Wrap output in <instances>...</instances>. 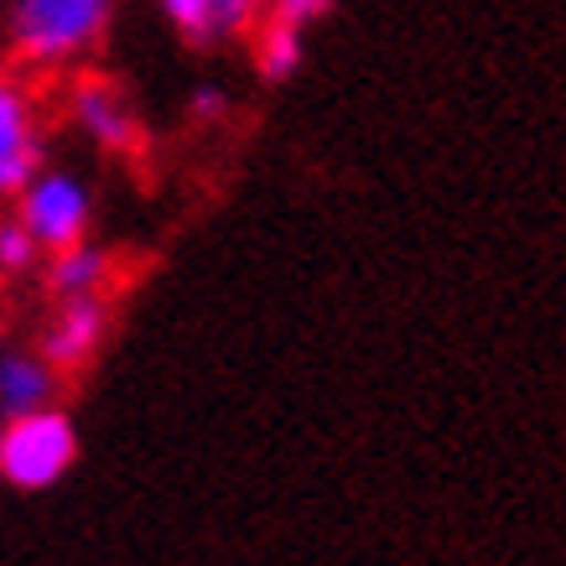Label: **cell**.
Masks as SVG:
<instances>
[{
	"label": "cell",
	"mask_w": 566,
	"mask_h": 566,
	"mask_svg": "<svg viewBox=\"0 0 566 566\" xmlns=\"http://www.w3.org/2000/svg\"><path fill=\"white\" fill-rule=\"evenodd\" d=\"M115 0H17L11 11V36L21 57H32L42 69L84 57L109 27Z\"/></svg>",
	"instance_id": "1"
},
{
	"label": "cell",
	"mask_w": 566,
	"mask_h": 566,
	"mask_svg": "<svg viewBox=\"0 0 566 566\" xmlns=\"http://www.w3.org/2000/svg\"><path fill=\"white\" fill-rule=\"evenodd\" d=\"M73 458H78V431H73L69 411H57V406L0 427V479L11 489L42 494L69 473Z\"/></svg>",
	"instance_id": "2"
},
{
	"label": "cell",
	"mask_w": 566,
	"mask_h": 566,
	"mask_svg": "<svg viewBox=\"0 0 566 566\" xmlns=\"http://www.w3.org/2000/svg\"><path fill=\"white\" fill-rule=\"evenodd\" d=\"M17 219L32 229V240L42 250L57 255V250L84 244L88 219H94V198H88V188L73 172H36L27 182V192H21Z\"/></svg>",
	"instance_id": "3"
},
{
	"label": "cell",
	"mask_w": 566,
	"mask_h": 566,
	"mask_svg": "<svg viewBox=\"0 0 566 566\" xmlns=\"http://www.w3.org/2000/svg\"><path fill=\"white\" fill-rule=\"evenodd\" d=\"M42 172V140L32 125V99L11 78H0V198H21Z\"/></svg>",
	"instance_id": "4"
},
{
	"label": "cell",
	"mask_w": 566,
	"mask_h": 566,
	"mask_svg": "<svg viewBox=\"0 0 566 566\" xmlns=\"http://www.w3.org/2000/svg\"><path fill=\"white\" fill-rule=\"evenodd\" d=\"M104 333H109V307H104L99 296H73L63 302V312L52 317V327L42 333V359L57 369V375H73V369H84L94 354H99Z\"/></svg>",
	"instance_id": "5"
},
{
	"label": "cell",
	"mask_w": 566,
	"mask_h": 566,
	"mask_svg": "<svg viewBox=\"0 0 566 566\" xmlns=\"http://www.w3.org/2000/svg\"><path fill=\"white\" fill-rule=\"evenodd\" d=\"M73 120L84 125V136L99 151H136L140 140L136 109L109 78H78L73 84Z\"/></svg>",
	"instance_id": "6"
},
{
	"label": "cell",
	"mask_w": 566,
	"mask_h": 566,
	"mask_svg": "<svg viewBox=\"0 0 566 566\" xmlns=\"http://www.w3.org/2000/svg\"><path fill=\"white\" fill-rule=\"evenodd\" d=\"M52 395H57V369L42 354H27V348L0 354V416L6 421L48 411Z\"/></svg>",
	"instance_id": "7"
},
{
	"label": "cell",
	"mask_w": 566,
	"mask_h": 566,
	"mask_svg": "<svg viewBox=\"0 0 566 566\" xmlns=\"http://www.w3.org/2000/svg\"><path fill=\"white\" fill-rule=\"evenodd\" d=\"M109 271H115L109 250H99V244H73V250H57V255H52L48 286L63 296V302H73V296H99Z\"/></svg>",
	"instance_id": "8"
},
{
	"label": "cell",
	"mask_w": 566,
	"mask_h": 566,
	"mask_svg": "<svg viewBox=\"0 0 566 566\" xmlns=\"http://www.w3.org/2000/svg\"><path fill=\"white\" fill-rule=\"evenodd\" d=\"M302 57H307V48H302V32L296 27H281V21H271L265 32H260L255 42V69L265 84H286L296 69H302Z\"/></svg>",
	"instance_id": "9"
},
{
	"label": "cell",
	"mask_w": 566,
	"mask_h": 566,
	"mask_svg": "<svg viewBox=\"0 0 566 566\" xmlns=\"http://www.w3.org/2000/svg\"><path fill=\"white\" fill-rule=\"evenodd\" d=\"M36 255H42V244L32 240V229H27L21 219H0V271L6 275L32 271Z\"/></svg>",
	"instance_id": "10"
},
{
	"label": "cell",
	"mask_w": 566,
	"mask_h": 566,
	"mask_svg": "<svg viewBox=\"0 0 566 566\" xmlns=\"http://www.w3.org/2000/svg\"><path fill=\"white\" fill-rule=\"evenodd\" d=\"M213 6L219 0H161V11L188 42H213Z\"/></svg>",
	"instance_id": "11"
},
{
	"label": "cell",
	"mask_w": 566,
	"mask_h": 566,
	"mask_svg": "<svg viewBox=\"0 0 566 566\" xmlns=\"http://www.w3.org/2000/svg\"><path fill=\"white\" fill-rule=\"evenodd\" d=\"M260 6H265V0H219V6H213V42L250 32L260 17Z\"/></svg>",
	"instance_id": "12"
},
{
	"label": "cell",
	"mask_w": 566,
	"mask_h": 566,
	"mask_svg": "<svg viewBox=\"0 0 566 566\" xmlns=\"http://www.w3.org/2000/svg\"><path fill=\"white\" fill-rule=\"evenodd\" d=\"M265 6H271V21H281V27H296V32L317 27V21L333 11V0H265Z\"/></svg>",
	"instance_id": "13"
},
{
	"label": "cell",
	"mask_w": 566,
	"mask_h": 566,
	"mask_svg": "<svg viewBox=\"0 0 566 566\" xmlns=\"http://www.w3.org/2000/svg\"><path fill=\"white\" fill-rule=\"evenodd\" d=\"M223 109H229V94H223V88H213V84L192 88V99H188V115H192V120H219Z\"/></svg>",
	"instance_id": "14"
}]
</instances>
